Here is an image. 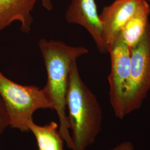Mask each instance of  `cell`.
<instances>
[{
    "instance_id": "cell-1",
    "label": "cell",
    "mask_w": 150,
    "mask_h": 150,
    "mask_svg": "<svg viewBox=\"0 0 150 150\" xmlns=\"http://www.w3.org/2000/svg\"><path fill=\"white\" fill-rule=\"evenodd\" d=\"M38 45L47 72V80L43 89L59 117V133L67 148L73 150L67 115L66 95L72 64L88 51L82 46H71L62 41L45 38H41Z\"/></svg>"
},
{
    "instance_id": "cell-2",
    "label": "cell",
    "mask_w": 150,
    "mask_h": 150,
    "mask_svg": "<svg viewBox=\"0 0 150 150\" xmlns=\"http://www.w3.org/2000/svg\"><path fill=\"white\" fill-rule=\"evenodd\" d=\"M66 108L73 150H86L101 132L103 113L96 96L81 78L77 60L70 71Z\"/></svg>"
},
{
    "instance_id": "cell-3",
    "label": "cell",
    "mask_w": 150,
    "mask_h": 150,
    "mask_svg": "<svg viewBox=\"0 0 150 150\" xmlns=\"http://www.w3.org/2000/svg\"><path fill=\"white\" fill-rule=\"evenodd\" d=\"M0 97L5 105L12 129L30 132L27 123L38 110H54L53 104L43 88L24 86L8 79L0 71Z\"/></svg>"
},
{
    "instance_id": "cell-4",
    "label": "cell",
    "mask_w": 150,
    "mask_h": 150,
    "mask_svg": "<svg viewBox=\"0 0 150 150\" xmlns=\"http://www.w3.org/2000/svg\"><path fill=\"white\" fill-rule=\"evenodd\" d=\"M111 68L108 77L110 101L115 115L122 120L126 113V98L131 67V49L123 40L121 33L108 45Z\"/></svg>"
},
{
    "instance_id": "cell-5",
    "label": "cell",
    "mask_w": 150,
    "mask_h": 150,
    "mask_svg": "<svg viewBox=\"0 0 150 150\" xmlns=\"http://www.w3.org/2000/svg\"><path fill=\"white\" fill-rule=\"evenodd\" d=\"M150 91V23L145 35L131 48V67L126 98L127 116L139 109Z\"/></svg>"
},
{
    "instance_id": "cell-6",
    "label": "cell",
    "mask_w": 150,
    "mask_h": 150,
    "mask_svg": "<svg viewBox=\"0 0 150 150\" xmlns=\"http://www.w3.org/2000/svg\"><path fill=\"white\" fill-rule=\"evenodd\" d=\"M65 19L69 23L84 27L94 40L100 52L108 53L95 0H71L65 13Z\"/></svg>"
},
{
    "instance_id": "cell-7",
    "label": "cell",
    "mask_w": 150,
    "mask_h": 150,
    "mask_svg": "<svg viewBox=\"0 0 150 150\" xmlns=\"http://www.w3.org/2000/svg\"><path fill=\"white\" fill-rule=\"evenodd\" d=\"M146 0H115L100 15L105 41L107 45L121 32L125 25Z\"/></svg>"
},
{
    "instance_id": "cell-8",
    "label": "cell",
    "mask_w": 150,
    "mask_h": 150,
    "mask_svg": "<svg viewBox=\"0 0 150 150\" xmlns=\"http://www.w3.org/2000/svg\"><path fill=\"white\" fill-rule=\"evenodd\" d=\"M38 0H0V33L13 22L21 23L25 33L31 30L33 18L31 15Z\"/></svg>"
},
{
    "instance_id": "cell-9",
    "label": "cell",
    "mask_w": 150,
    "mask_h": 150,
    "mask_svg": "<svg viewBox=\"0 0 150 150\" xmlns=\"http://www.w3.org/2000/svg\"><path fill=\"white\" fill-rule=\"evenodd\" d=\"M150 7L147 1L135 12L123 26L121 33L124 41L131 48L139 42L145 35L149 24Z\"/></svg>"
},
{
    "instance_id": "cell-10",
    "label": "cell",
    "mask_w": 150,
    "mask_h": 150,
    "mask_svg": "<svg viewBox=\"0 0 150 150\" xmlns=\"http://www.w3.org/2000/svg\"><path fill=\"white\" fill-rule=\"evenodd\" d=\"M30 132L35 136L38 150H64V141L59 131V125L54 121L44 126L38 125L33 120L27 123Z\"/></svg>"
},
{
    "instance_id": "cell-11",
    "label": "cell",
    "mask_w": 150,
    "mask_h": 150,
    "mask_svg": "<svg viewBox=\"0 0 150 150\" xmlns=\"http://www.w3.org/2000/svg\"><path fill=\"white\" fill-rule=\"evenodd\" d=\"M10 125V117L5 105L0 97V136Z\"/></svg>"
},
{
    "instance_id": "cell-12",
    "label": "cell",
    "mask_w": 150,
    "mask_h": 150,
    "mask_svg": "<svg viewBox=\"0 0 150 150\" xmlns=\"http://www.w3.org/2000/svg\"><path fill=\"white\" fill-rule=\"evenodd\" d=\"M109 150H134V147L131 141H125Z\"/></svg>"
},
{
    "instance_id": "cell-13",
    "label": "cell",
    "mask_w": 150,
    "mask_h": 150,
    "mask_svg": "<svg viewBox=\"0 0 150 150\" xmlns=\"http://www.w3.org/2000/svg\"><path fill=\"white\" fill-rule=\"evenodd\" d=\"M42 5L43 7L48 11H51L53 10L54 6L52 0H41Z\"/></svg>"
},
{
    "instance_id": "cell-14",
    "label": "cell",
    "mask_w": 150,
    "mask_h": 150,
    "mask_svg": "<svg viewBox=\"0 0 150 150\" xmlns=\"http://www.w3.org/2000/svg\"><path fill=\"white\" fill-rule=\"evenodd\" d=\"M147 1H149V6H150V0H147Z\"/></svg>"
}]
</instances>
